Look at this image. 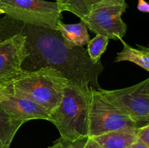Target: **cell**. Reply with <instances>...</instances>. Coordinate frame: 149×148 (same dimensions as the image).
I'll use <instances>...</instances> for the list:
<instances>
[{
	"label": "cell",
	"mask_w": 149,
	"mask_h": 148,
	"mask_svg": "<svg viewBox=\"0 0 149 148\" xmlns=\"http://www.w3.org/2000/svg\"><path fill=\"white\" fill-rule=\"evenodd\" d=\"M0 105L10 115L24 123L31 120L49 121V112L28 96L14 91L13 95Z\"/></svg>",
	"instance_id": "9"
},
{
	"label": "cell",
	"mask_w": 149,
	"mask_h": 148,
	"mask_svg": "<svg viewBox=\"0 0 149 148\" xmlns=\"http://www.w3.org/2000/svg\"><path fill=\"white\" fill-rule=\"evenodd\" d=\"M0 148H10V146H7V145H4V143H2V142L0 141Z\"/></svg>",
	"instance_id": "22"
},
{
	"label": "cell",
	"mask_w": 149,
	"mask_h": 148,
	"mask_svg": "<svg viewBox=\"0 0 149 148\" xmlns=\"http://www.w3.org/2000/svg\"><path fill=\"white\" fill-rule=\"evenodd\" d=\"M0 9L7 15L24 23L55 30L63 12L58 1L45 0H1Z\"/></svg>",
	"instance_id": "5"
},
{
	"label": "cell",
	"mask_w": 149,
	"mask_h": 148,
	"mask_svg": "<svg viewBox=\"0 0 149 148\" xmlns=\"http://www.w3.org/2000/svg\"><path fill=\"white\" fill-rule=\"evenodd\" d=\"M123 49L117 54L115 62L128 61L133 62L149 72V48L138 46L139 49H135L125 41H123Z\"/></svg>",
	"instance_id": "12"
},
{
	"label": "cell",
	"mask_w": 149,
	"mask_h": 148,
	"mask_svg": "<svg viewBox=\"0 0 149 148\" xmlns=\"http://www.w3.org/2000/svg\"><path fill=\"white\" fill-rule=\"evenodd\" d=\"M67 84L59 104L49 115V121L59 131L61 138L74 142L89 136V110L92 90Z\"/></svg>",
	"instance_id": "2"
},
{
	"label": "cell",
	"mask_w": 149,
	"mask_h": 148,
	"mask_svg": "<svg viewBox=\"0 0 149 148\" xmlns=\"http://www.w3.org/2000/svg\"><path fill=\"white\" fill-rule=\"evenodd\" d=\"M1 14H4V12H3L2 10H1V9H0V15H1Z\"/></svg>",
	"instance_id": "23"
},
{
	"label": "cell",
	"mask_w": 149,
	"mask_h": 148,
	"mask_svg": "<svg viewBox=\"0 0 149 148\" xmlns=\"http://www.w3.org/2000/svg\"><path fill=\"white\" fill-rule=\"evenodd\" d=\"M23 25L7 15L0 19V84L13 82L23 71L26 49Z\"/></svg>",
	"instance_id": "4"
},
{
	"label": "cell",
	"mask_w": 149,
	"mask_h": 148,
	"mask_svg": "<svg viewBox=\"0 0 149 148\" xmlns=\"http://www.w3.org/2000/svg\"><path fill=\"white\" fill-rule=\"evenodd\" d=\"M97 90L103 97L125 112L138 128L149 124V78L126 88Z\"/></svg>",
	"instance_id": "7"
},
{
	"label": "cell",
	"mask_w": 149,
	"mask_h": 148,
	"mask_svg": "<svg viewBox=\"0 0 149 148\" xmlns=\"http://www.w3.org/2000/svg\"><path fill=\"white\" fill-rule=\"evenodd\" d=\"M60 1V0H56V1Z\"/></svg>",
	"instance_id": "24"
},
{
	"label": "cell",
	"mask_w": 149,
	"mask_h": 148,
	"mask_svg": "<svg viewBox=\"0 0 149 148\" xmlns=\"http://www.w3.org/2000/svg\"><path fill=\"white\" fill-rule=\"evenodd\" d=\"M138 139L142 141L149 147V124L138 129Z\"/></svg>",
	"instance_id": "18"
},
{
	"label": "cell",
	"mask_w": 149,
	"mask_h": 148,
	"mask_svg": "<svg viewBox=\"0 0 149 148\" xmlns=\"http://www.w3.org/2000/svg\"><path fill=\"white\" fill-rule=\"evenodd\" d=\"M127 7L125 0H104L81 19V21L96 34L113 40H122L127 29L122 18Z\"/></svg>",
	"instance_id": "8"
},
{
	"label": "cell",
	"mask_w": 149,
	"mask_h": 148,
	"mask_svg": "<svg viewBox=\"0 0 149 148\" xmlns=\"http://www.w3.org/2000/svg\"><path fill=\"white\" fill-rule=\"evenodd\" d=\"M63 140L65 141L69 148H102L93 138L90 136L78 139L74 142H68L65 139Z\"/></svg>",
	"instance_id": "16"
},
{
	"label": "cell",
	"mask_w": 149,
	"mask_h": 148,
	"mask_svg": "<svg viewBox=\"0 0 149 148\" xmlns=\"http://www.w3.org/2000/svg\"><path fill=\"white\" fill-rule=\"evenodd\" d=\"M139 128H126L91 137L102 148H128L138 139Z\"/></svg>",
	"instance_id": "10"
},
{
	"label": "cell",
	"mask_w": 149,
	"mask_h": 148,
	"mask_svg": "<svg viewBox=\"0 0 149 148\" xmlns=\"http://www.w3.org/2000/svg\"><path fill=\"white\" fill-rule=\"evenodd\" d=\"M109 39L100 34H96L93 39L87 44V52L90 59L94 64L100 62L102 55L106 50Z\"/></svg>",
	"instance_id": "15"
},
{
	"label": "cell",
	"mask_w": 149,
	"mask_h": 148,
	"mask_svg": "<svg viewBox=\"0 0 149 148\" xmlns=\"http://www.w3.org/2000/svg\"><path fill=\"white\" fill-rule=\"evenodd\" d=\"M0 1H1V0H0Z\"/></svg>",
	"instance_id": "25"
},
{
	"label": "cell",
	"mask_w": 149,
	"mask_h": 148,
	"mask_svg": "<svg viewBox=\"0 0 149 148\" xmlns=\"http://www.w3.org/2000/svg\"><path fill=\"white\" fill-rule=\"evenodd\" d=\"M68 81L55 70L40 68L23 71L13 81L14 91L22 93L46 108L50 114L59 104Z\"/></svg>",
	"instance_id": "3"
},
{
	"label": "cell",
	"mask_w": 149,
	"mask_h": 148,
	"mask_svg": "<svg viewBox=\"0 0 149 148\" xmlns=\"http://www.w3.org/2000/svg\"><path fill=\"white\" fill-rule=\"evenodd\" d=\"M126 128H138L121 109L93 89L89 110V136L94 137Z\"/></svg>",
	"instance_id": "6"
},
{
	"label": "cell",
	"mask_w": 149,
	"mask_h": 148,
	"mask_svg": "<svg viewBox=\"0 0 149 148\" xmlns=\"http://www.w3.org/2000/svg\"><path fill=\"white\" fill-rule=\"evenodd\" d=\"M22 33L26 36V49L23 71L49 68L76 86L100 89L98 78L104 67L101 62H92L87 49L71 46L50 28L23 23Z\"/></svg>",
	"instance_id": "1"
},
{
	"label": "cell",
	"mask_w": 149,
	"mask_h": 148,
	"mask_svg": "<svg viewBox=\"0 0 149 148\" xmlns=\"http://www.w3.org/2000/svg\"><path fill=\"white\" fill-rule=\"evenodd\" d=\"M13 81L0 84V102L7 100L13 95L14 94Z\"/></svg>",
	"instance_id": "17"
},
{
	"label": "cell",
	"mask_w": 149,
	"mask_h": 148,
	"mask_svg": "<svg viewBox=\"0 0 149 148\" xmlns=\"http://www.w3.org/2000/svg\"><path fill=\"white\" fill-rule=\"evenodd\" d=\"M103 1L104 0H60L58 2L62 6L63 12H71L81 20Z\"/></svg>",
	"instance_id": "14"
},
{
	"label": "cell",
	"mask_w": 149,
	"mask_h": 148,
	"mask_svg": "<svg viewBox=\"0 0 149 148\" xmlns=\"http://www.w3.org/2000/svg\"><path fill=\"white\" fill-rule=\"evenodd\" d=\"M24 122L9 114L0 105V141L10 146L16 133Z\"/></svg>",
	"instance_id": "13"
},
{
	"label": "cell",
	"mask_w": 149,
	"mask_h": 148,
	"mask_svg": "<svg viewBox=\"0 0 149 148\" xmlns=\"http://www.w3.org/2000/svg\"><path fill=\"white\" fill-rule=\"evenodd\" d=\"M56 30L71 46L83 47L90 40L87 27L81 21L76 24H65L61 20L57 24Z\"/></svg>",
	"instance_id": "11"
},
{
	"label": "cell",
	"mask_w": 149,
	"mask_h": 148,
	"mask_svg": "<svg viewBox=\"0 0 149 148\" xmlns=\"http://www.w3.org/2000/svg\"><path fill=\"white\" fill-rule=\"evenodd\" d=\"M128 148H149L146 145L143 143L142 141L140 139H138L135 142H134L132 145L129 147Z\"/></svg>",
	"instance_id": "21"
},
{
	"label": "cell",
	"mask_w": 149,
	"mask_h": 148,
	"mask_svg": "<svg viewBox=\"0 0 149 148\" xmlns=\"http://www.w3.org/2000/svg\"><path fill=\"white\" fill-rule=\"evenodd\" d=\"M137 8L139 11L143 12L149 13V3L145 0H138Z\"/></svg>",
	"instance_id": "19"
},
{
	"label": "cell",
	"mask_w": 149,
	"mask_h": 148,
	"mask_svg": "<svg viewBox=\"0 0 149 148\" xmlns=\"http://www.w3.org/2000/svg\"><path fill=\"white\" fill-rule=\"evenodd\" d=\"M47 148H69V147H68L67 144L65 142V141L60 137L59 139H57L56 141H55V142H53V145L48 147Z\"/></svg>",
	"instance_id": "20"
}]
</instances>
